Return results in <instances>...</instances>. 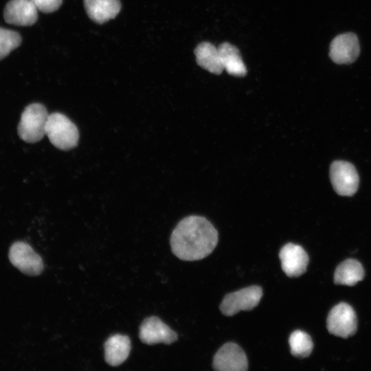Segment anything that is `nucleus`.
<instances>
[{
    "label": "nucleus",
    "instance_id": "nucleus-2",
    "mask_svg": "<svg viewBox=\"0 0 371 371\" xmlns=\"http://www.w3.org/2000/svg\"><path fill=\"white\" fill-rule=\"evenodd\" d=\"M45 135L55 147L63 150L76 147L79 139L77 126L67 116L60 113L49 114Z\"/></svg>",
    "mask_w": 371,
    "mask_h": 371
},
{
    "label": "nucleus",
    "instance_id": "nucleus-19",
    "mask_svg": "<svg viewBox=\"0 0 371 371\" xmlns=\"http://www.w3.org/2000/svg\"><path fill=\"white\" fill-rule=\"evenodd\" d=\"M21 43L20 34L14 31L0 27V60Z\"/></svg>",
    "mask_w": 371,
    "mask_h": 371
},
{
    "label": "nucleus",
    "instance_id": "nucleus-14",
    "mask_svg": "<svg viewBox=\"0 0 371 371\" xmlns=\"http://www.w3.org/2000/svg\"><path fill=\"white\" fill-rule=\"evenodd\" d=\"M84 4L90 19L98 23L115 18L121 9L119 0H84Z\"/></svg>",
    "mask_w": 371,
    "mask_h": 371
},
{
    "label": "nucleus",
    "instance_id": "nucleus-10",
    "mask_svg": "<svg viewBox=\"0 0 371 371\" xmlns=\"http://www.w3.org/2000/svg\"><path fill=\"white\" fill-rule=\"evenodd\" d=\"M140 340L146 344L158 343L170 344L177 340V334L159 317L151 316L146 318L139 327Z\"/></svg>",
    "mask_w": 371,
    "mask_h": 371
},
{
    "label": "nucleus",
    "instance_id": "nucleus-9",
    "mask_svg": "<svg viewBox=\"0 0 371 371\" xmlns=\"http://www.w3.org/2000/svg\"><path fill=\"white\" fill-rule=\"evenodd\" d=\"M360 53V45L357 35L352 32L341 34L330 43L329 56L339 65L355 62Z\"/></svg>",
    "mask_w": 371,
    "mask_h": 371
},
{
    "label": "nucleus",
    "instance_id": "nucleus-11",
    "mask_svg": "<svg viewBox=\"0 0 371 371\" xmlns=\"http://www.w3.org/2000/svg\"><path fill=\"white\" fill-rule=\"evenodd\" d=\"M279 258L282 269L289 277H298L303 274L309 262L305 250L301 246L291 243L281 248Z\"/></svg>",
    "mask_w": 371,
    "mask_h": 371
},
{
    "label": "nucleus",
    "instance_id": "nucleus-17",
    "mask_svg": "<svg viewBox=\"0 0 371 371\" xmlns=\"http://www.w3.org/2000/svg\"><path fill=\"white\" fill-rule=\"evenodd\" d=\"M364 269L355 259L349 258L341 262L335 269L334 282L336 284L353 286L364 278Z\"/></svg>",
    "mask_w": 371,
    "mask_h": 371
},
{
    "label": "nucleus",
    "instance_id": "nucleus-16",
    "mask_svg": "<svg viewBox=\"0 0 371 371\" xmlns=\"http://www.w3.org/2000/svg\"><path fill=\"white\" fill-rule=\"evenodd\" d=\"M196 60L199 66L215 74H220L222 67L218 47L209 42H203L194 50Z\"/></svg>",
    "mask_w": 371,
    "mask_h": 371
},
{
    "label": "nucleus",
    "instance_id": "nucleus-8",
    "mask_svg": "<svg viewBox=\"0 0 371 371\" xmlns=\"http://www.w3.org/2000/svg\"><path fill=\"white\" fill-rule=\"evenodd\" d=\"M213 368L218 371H245L248 369L247 356L236 343L227 342L216 352Z\"/></svg>",
    "mask_w": 371,
    "mask_h": 371
},
{
    "label": "nucleus",
    "instance_id": "nucleus-4",
    "mask_svg": "<svg viewBox=\"0 0 371 371\" xmlns=\"http://www.w3.org/2000/svg\"><path fill=\"white\" fill-rule=\"evenodd\" d=\"M262 289L257 285L249 286L239 291L227 293L220 304L221 313L232 316L240 311H250L260 302Z\"/></svg>",
    "mask_w": 371,
    "mask_h": 371
},
{
    "label": "nucleus",
    "instance_id": "nucleus-6",
    "mask_svg": "<svg viewBox=\"0 0 371 371\" xmlns=\"http://www.w3.org/2000/svg\"><path fill=\"white\" fill-rule=\"evenodd\" d=\"M330 179L334 190L340 196H350L356 193L359 177L355 166L345 161H335L330 166Z\"/></svg>",
    "mask_w": 371,
    "mask_h": 371
},
{
    "label": "nucleus",
    "instance_id": "nucleus-18",
    "mask_svg": "<svg viewBox=\"0 0 371 371\" xmlns=\"http://www.w3.org/2000/svg\"><path fill=\"white\" fill-rule=\"evenodd\" d=\"M292 355L304 358L308 357L313 348L311 337L306 333L297 330L293 331L289 339Z\"/></svg>",
    "mask_w": 371,
    "mask_h": 371
},
{
    "label": "nucleus",
    "instance_id": "nucleus-20",
    "mask_svg": "<svg viewBox=\"0 0 371 371\" xmlns=\"http://www.w3.org/2000/svg\"><path fill=\"white\" fill-rule=\"evenodd\" d=\"M38 10L45 13L56 11L62 4L63 0H30Z\"/></svg>",
    "mask_w": 371,
    "mask_h": 371
},
{
    "label": "nucleus",
    "instance_id": "nucleus-12",
    "mask_svg": "<svg viewBox=\"0 0 371 371\" xmlns=\"http://www.w3.org/2000/svg\"><path fill=\"white\" fill-rule=\"evenodd\" d=\"M38 9L30 0H11L5 5L3 17L6 23L30 26L36 23Z\"/></svg>",
    "mask_w": 371,
    "mask_h": 371
},
{
    "label": "nucleus",
    "instance_id": "nucleus-15",
    "mask_svg": "<svg viewBox=\"0 0 371 371\" xmlns=\"http://www.w3.org/2000/svg\"><path fill=\"white\" fill-rule=\"evenodd\" d=\"M220 58L223 69L234 76H244L247 69L238 49L228 43H223L218 47Z\"/></svg>",
    "mask_w": 371,
    "mask_h": 371
},
{
    "label": "nucleus",
    "instance_id": "nucleus-1",
    "mask_svg": "<svg viewBox=\"0 0 371 371\" xmlns=\"http://www.w3.org/2000/svg\"><path fill=\"white\" fill-rule=\"evenodd\" d=\"M218 243V232L205 218L189 216L179 222L170 236L172 253L183 260L193 261L210 255Z\"/></svg>",
    "mask_w": 371,
    "mask_h": 371
},
{
    "label": "nucleus",
    "instance_id": "nucleus-5",
    "mask_svg": "<svg viewBox=\"0 0 371 371\" xmlns=\"http://www.w3.org/2000/svg\"><path fill=\"white\" fill-rule=\"evenodd\" d=\"M326 326L330 334L337 337L348 338L355 335L357 319L352 307L345 302L335 305L328 313Z\"/></svg>",
    "mask_w": 371,
    "mask_h": 371
},
{
    "label": "nucleus",
    "instance_id": "nucleus-13",
    "mask_svg": "<svg viewBox=\"0 0 371 371\" xmlns=\"http://www.w3.org/2000/svg\"><path fill=\"white\" fill-rule=\"evenodd\" d=\"M104 359L111 366L122 363L131 351L130 338L124 335L115 334L109 337L104 344Z\"/></svg>",
    "mask_w": 371,
    "mask_h": 371
},
{
    "label": "nucleus",
    "instance_id": "nucleus-7",
    "mask_svg": "<svg viewBox=\"0 0 371 371\" xmlns=\"http://www.w3.org/2000/svg\"><path fill=\"white\" fill-rule=\"evenodd\" d=\"M11 263L21 272L29 276H37L43 270L41 256L25 242L18 241L12 244L9 251Z\"/></svg>",
    "mask_w": 371,
    "mask_h": 371
},
{
    "label": "nucleus",
    "instance_id": "nucleus-3",
    "mask_svg": "<svg viewBox=\"0 0 371 371\" xmlns=\"http://www.w3.org/2000/svg\"><path fill=\"white\" fill-rule=\"evenodd\" d=\"M49 114L41 104H29L23 111L18 125V135L24 142L35 143L43 139Z\"/></svg>",
    "mask_w": 371,
    "mask_h": 371
}]
</instances>
